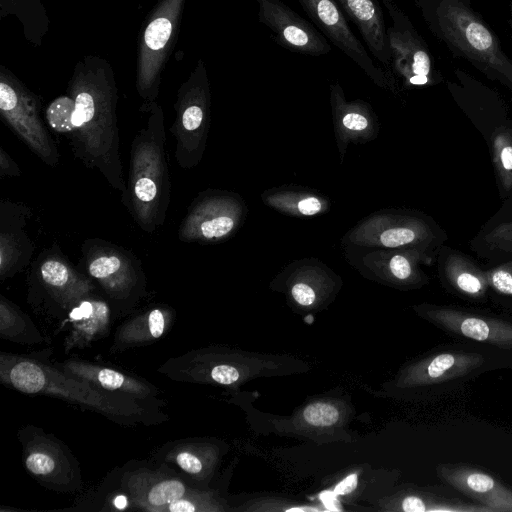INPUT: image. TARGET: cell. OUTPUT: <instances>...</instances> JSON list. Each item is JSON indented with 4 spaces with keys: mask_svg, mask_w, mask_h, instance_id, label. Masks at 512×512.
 Segmentation results:
<instances>
[{
    "mask_svg": "<svg viewBox=\"0 0 512 512\" xmlns=\"http://www.w3.org/2000/svg\"><path fill=\"white\" fill-rule=\"evenodd\" d=\"M21 175V170L17 163L11 156L0 147V177H18Z\"/></svg>",
    "mask_w": 512,
    "mask_h": 512,
    "instance_id": "cell-36",
    "label": "cell"
},
{
    "mask_svg": "<svg viewBox=\"0 0 512 512\" xmlns=\"http://www.w3.org/2000/svg\"><path fill=\"white\" fill-rule=\"evenodd\" d=\"M357 483V474L352 473L336 484L333 493L337 496L347 495L356 489Z\"/></svg>",
    "mask_w": 512,
    "mask_h": 512,
    "instance_id": "cell-38",
    "label": "cell"
},
{
    "mask_svg": "<svg viewBox=\"0 0 512 512\" xmlns=\"http://www.w3.org/2000/svg\"><path fill=\"white\" fill-rule=\"evenodd\" d=\"M54 366L102 390L128 395L158 408L164 404L158 398L160 391L154 385L114 368L74 358L56 362Z\"/></svg>",
    "mask_w": 512,
    "mask_h": 512,
    "instance_id": "cell-17",
    "label": "cell"
},
{
    "mask_svg": "<svg viewBox=\"0 0 512 512\" xmlns=\"http://www.w3.org/2000/svg\"><path fill=\"white\" fill-rule=\"evenodd\" d=\"M322 208V204L316 197H307L298 203V209L303 215H314Z\"/></svg>",
    "mask_w": 512,
    "mask_h": 512,
    "instance_id": "cell-39",
    "label": "cell"
},
{
    "mask_svg": "<svg viewBox=\"0 0 512 512\" xmlns=\"http://www.w3.org/2000/svg\"><path fill=\"white\" fill-rule=\"evenodd\" d=\"M255 2L258 5L259 22L271 30L275 41L281 47L314 57L331 51L327 38L281 0Z\"/></svg>",
    "mask_w": 512,
    "mask_h": 512,
    "instance_id": "cell-13",
    "label": "cell"
},
{
    "mask_svg": "<svg viewBox=\"0 0 512 512\" xmlns=\"http://www.w3.org/2000/svg\"><path fill=\"white\" fill-rule=\"evenodd\" d=\"M26 470L48 488L74 491L81 487L78 462L67 447L33 426L19 433Z\"/></svg>",
    "mask_w": 512,
    "mask_h": 512,
    "instance_id": "cell-10",
    "label": "cell"
},
{
    "mask_svg": "<svg viewBox=\"0 0 512 512\" xmlns=\"http://www.w3.org/2000/svg\"><path fill=\"white\" fill-rule=\"evenodd\" d=\"M74 100L66 93L52 100L45 110V119L48 126L56 133L68 140L74 132L73 114Z\"/></svg>",
    "mask_w": 512,
    "mask_h": 512,
    "instance_id": "cell-30",
    "label": "cell"
},
{
    "mask_svg": "<svg viewBox=\"0 0 512 512\" xmlns=\"http://www.w3.org/2000/svg\"><path fill=\"white\" fill-rule=\"evenodd\" d=\"M166 459L197 479L204 478L211 468L208 448L199 443L177 444L168 452Z\"/></svg>",
    "mask_w": 512,
    "mask_h": 512,
    "instance_id": "cell-29",
    "label": "cell"
},
{
    "mask_svg": "<svg viewBox=\"0 0 512 512\" xmlns=\"http://www.w3.org/2000/svg\"><path fill=\"white\" fill-rule=\"evenodd\" d=\"M427 320L451 334L502 349H512V322L448 306L425 305Z\"/></svg>",
    "mask_w": 512,
    "mask_h": 512,
    "instance_id": "cell-14",
    "label": "cell"
},
{
    "mask_svg": "<svg viewBox=\"0 0 512 512\" xmlns=\"http://www.w3.org/2000/svg\"><path fill=\"white\" fill-rule=\"evenodd\" d=\"M111 507L116 510H125L129 507L130 498L124 493L114 495L110 500Z\"/></svg>",
    "mask_w": 512,
    "mask_h": 512,
    "instance_id": "cell-41",
    "label": "cell"
},
{
    "mask_svg": "<svg viewBox=\"0 0 512 512\" xmlns=\"http://www.w3.org/2000/svg\"><path fill=\"white\" fill-rule=\"evenodd\" d=\"M381 2L392 20L387 28L391 68L410 85L432 84L435 74L426 44L393 0Z\"/></svg>",
    "mask_w": 512,
    "mask_h": 512,
    "instance_id": "cell-12",
    "label": "cell"
},
{
    "mask_svg": "<svg viewBox=\"0 0 512 512\" xmlns=\"http://www.w3.org/2000/svg\"><path fill=\"white\" fill-rule=\"evenodd\" d=\"M342 123L346 128L356 131L363 130L368 126L367 118L356 112L346 113L343 116Z\"/></svg>",
    "mask_w": 512,
    "mask_h": 512,
    "instance_id": "cell-37",
    "label": "cell"
},
{
    "mask_svg": "<svg viewBox=\"0 0 512 512\" xmlns=\"http://www.w3.org/2000/svg\"><path fill=\"white\" fill-rule=\"evenodd\" d=\"M173 319L174 311L166 306H156L135 315L118 327L110 352L152 344L168 332Z\"/></svg>",
    "mask_w": 512,
    "mask_h": 512,
    "instance_id": "cell-24",
    "label": "cell"
},
{
    "mask_svg": "<svg viewBox=\"0 0 512 512\" xmlns=\"http://www.w3.org/2000/svg\"><path fill=\"white\" fill-rule=\"evenodd\" d=\"M29 286L31 294L65 311L96 290V283L74 267L57 244L44 249L31 263Z\"/></svg>",
    "mask_w": 512,
    "mask_h": 512,
    "instance_id": "cell-9",
    "label": "cell"
},
{
    "mask_svg": "<svg viewBox=\"0 0 512 512\" xmlns=\"http://www.w3.org/2000/svg\"><path fill=\"white\" fill-rule=\"evenodd\" d=\"M67 93L73 98L74 132L68 139L74 156L98 171L120 193H127L120 154L116 107L118 89L112 65L98 55H86L74 66Z\"/></svg>",
    "mask_w": 512,
    "mask_h": 512,
    "instance_id": "cell-1",
    "label": "cell"
},
{
    "mask_svg": "<svg viewBox=\"0 0 512 512\" xmlns=\"http://www.w3.org/2000/svg\"><path fill=\"white\" fill-rule=\"evenodd\" d=\"M210 108V85L206 65L198 59L189 77L180 85L174 102L175 119L170 132L175 138V159L183 169L201 160Z\"/></svg>",
    "mask_w": 512,
    "mask_h": 512,
    "instance_id": "cell-7",
    "label": "cell"
},
{
    "mask_svg": "<svg viewBox=\"0 0 512 512\" xmlns=\"http://www.w3.org/2000/svg\"><path fill=\"white\" fill-rule=\"evenodd\" d=\"M10 15L22 24L26 40L40 47L50 25L42 0H0L1 18Z\"/></svg>",
    "mask_w": 512,
    "mask_h": 512,
    "instance_id": "cell-25",
    "label": "cell"
},
{
    "mask_svg": "<svg viewBox=\"0 0 512 512\" xmlns=\"http://www.w3.org/2000/svg\"><path fill=\"white\" fill-rule=\"evenodd\" d=\"M0 380L21 393L56 397L120 424H156L167 418L158 407L128 395L102 390L55 366L26 356L2 352Z\"/></svg>",
    "mask_w": 512,
    "mask_h": 512,
    "instance_id": "cell-2",
    "label": "cell"
},
{
    "mask_svg": "<svg viewBox=\"0 0 512 512\" xmlns=\"http://www.w3.org/2000/svg\"><path fill=\"white\" fill-rule=\"evenodd\" d=\"M346 17L357 27L371 55L391 68V53L381 0H336Z\"/></svg>",
    "mask_w": 512,
    "mask_h": 512,
    "instance_id": "cell-22",
    "label": "cell"
},
{
    "mask_svg": "<svg viewBox=\"0 0 512 512\" xmlns=\"http://www.w3.org/2000/svg\"><path fill=\"white\" fill-rule=\"evenodd\" d=\"M437 474L445 483L490 511L512 512V489L491 475L468 466L451 464L439 465Z\"/></svg>",
    "mask_w": 512,
    "mask_h": 512,
    "instance_id": "cell-18",
    "label": "cell"
},
{
    "mask_svg": "<svg viewBox=\"0 0 512 512\" xmlns=\"http://www.w3.org/2000/svg\"><path fill=\"white\" fill-rule=\"evenodd\" d=\"M70 332L64 340V351L84 348L104 337L111 323L110 303L95 293L86 296L69 311Z\"/></svg>",
    "mask_w": 512,
    "mask_h": 512,
    "instance_id": "cell-23",
    "label": "cell"
},
{
    "mask_svg": "<svg viewBox=\"0 0 512 512\" xmlns=\"http://www.w3.org/2000/svg\"><path fill=\"white\" fill-rule=\"evenodd\" d=\"M325 37L349 57L380 87L392 88L394 80L385 67L376 63L371 53L356 37L336 0H297Z\"/></svg>",
    "mask_w": 512,
    "mask_h": 512,
    "instance_id": "cell-11",
    "label": "cell"
},
{
    "mask_svg": "<svg viewBox=\"0 0 512 512\" xmlns=\"http://www.w3.org/2000/svg\"><path fill=\"white\" fill-rule=\"evenodd\" d=\"M389 268L392 275L401 281H408L416 278L413 263L403 255H395L391 258Z\"/></svg>",
    "mask_w": 512,
    "mask_h": 512,
    "instance_id": "cell-34",
    "label": "cell"
},
{
    "mask_svg": "<svg viewBox=\"0 0 512 512\" xmlns=\"http://www.w3.org/2000/svg\"><path fill=\"white\" fill-rule=\"evenodd\" d=\"M495 263L494 266L485 269L489 291H492L499 300L512 302V259Z\"/></svg>",
    "mask_w": 512,
    "mask_h": 512,
    "instance_id": "cell-31",
    "label": "cell"
},
{
    "mask_svg": "<svg viewBox=\"0 0 512 512\" xmlns=\"http://www.w3.org/2000/svg\"><path fill=\"white\" fill-rule=\"evenodd\" d=\"M186 0H159L142 29L136 59L135 86L146 113L156 102L164 68L177 42Z\"/></svg>",
    "mask_w": 512,
    "mask_h": 512,
    "instance_id": "cell-5",
    "label": "cell"
},
{
    "mask_svg": "<svg viewBox=\"0 0 512 512\" xmlns=\"http://www.w3.org/2000/svg\"><path fill=\"white\" fill-rule=\"evenodd\" d=\"M231 201L223 195L201 193L182 219L178 238L181 242H210L229 235L235 227Z\"/></svg>",
    "mask_w": 512,
    "mask_h": 512,
    "instance_id": "cell-16",
    "label": "cell"
},
{
    "mask_svg": "<svg viewBox=\"0 0 512 512\" xmlns=\"http://www.w3.org/2000/svg\"><path fill=\"white\" fill-rule=\"evenodd\" d=\"M122 487L138 508L158 512H163L168 504L183 497L190 490L180 478L148 471H135L125 475Z\"/></svg>",
    "mask_w": 512,
    "mask_h": 512,
    "instance_id": "cell-20",
    "label": "cell"
},
{
    "mask_svg": "<svg viewBox=\"0 0 512 512\" xmlns=\"http://www.w3.org/2000/svg\"><path fill=\"white\" fill-rule=\"evenodd\" d=\"M41 102L10 69L0 65V115L14 134L43 163L56 167L58 148L40 114Z\"/></svg>",
    "mask_w": 512,
    "mask_h": 512,
    "instance_id": "cell-8",
    "label": "cell"
},
{
    "mask_svg": "<svg viewBox=\"0 0 512 512\" xmlns=\"http://www.w3.org/2000/svg\"><path fill=\"white\" fill-rule=\"evenodd\" d=\"M32 209L23 202H0V281L22 272L31 264L35 244L28 233Z\"/></svg>",
    "mask_w": 512,
    "mask_h": 512,
    "instance_id": "cell-15",
    "label": "cell"
},
{
    "mask_svg": "<svg viewBox=\"0 0 512 512\" xmlns=\"http://www.w3.org/2000/svg\"><path fill=\"white\" fill-rule=\"evenodd\" d=\"M303 419L315 427H329L340 419V412L336 406L328 402H315L308 405L303 411Z\"/></svg>",
    "mask_w": 512,
    "mask_h": 512,
    "instance_id": "cell-32",
    "label": "cell"
},
{
    "mask_svg": "<svg viewBox=\"0 0 512 512\" xmlns=\"http://www.w3.org/2000/svg\"><path fill=\"white\" fill-rule=\"evenodd\" d=\"M322 494L324 496H320V498H321L322 502L324 503V505L327 506L328 509L341 510V507L339 506V504L337 503V500H336L337 495H335L333 493V491L331 493L323 492Z\"/></svg>",
    "mask_w": 512,
    "mask_h": 512,
    "instance_id": "cell-42",
    "label": "cell"
},
{
    "mask_svg": "<svg viewBox=\"0 0 512 512\" xmlns=\"http://www.w3.org/2000/svg\"><path fill=\"white\" fill-rule=\"evenodd\" d=\"M0 337L23 345L45 341L29 316L3 295H0Z\"/></svg>",
    "mask_w": 512,
    "mask_h": 512,
    "instance_id": "cell-26",
    "label": "cell"
},
{
    "mask_svg": "<svg viewBox=\"0 0 512 512\" xmlns=\"http://www.w3.org/2000/svg\"><path fill=\"white\" fill-rule=\"evenodd\" d=\"M218 510L211 506L209 495L190 489L183 497L168 504L163 512H197Z\"/></svg>",
    "mask_w": 512,
    "mask_h": 512,
    "instance_id": "cell-33",
    "label": "cell"
},
{
    "mask_svg": "<svg viewBox=\"0 0 512 512\" xmlns=\"http://www.w3.org/2000/svg\"><path fill=\"white\" fill-rule=\"evenodd\" d=\"M470 246L478 256L491 262L512 259V221L487 222Z\"/></svg>",
    "mask_w": 512,
    "mask_h": 512,
    "instance_id": "cell-27",
    "label": "cell"
},
{
    "mask_svg": "<svg viewBox=\"0 0 512 512\" xmlns=\"http://www.w3.org/2000/svg\"><path fill=\"white\" fill-rule=\"evenodd\" d=\"M79 267L116 308L132 307L146 293V276L140 259L115 243L101 238L85 239Z\"/></svg>",
    "mask_w": 512,
    "mask_h": 512,
    "instance_id": "cell-6",
    "label": "cell"
},
{
    "mask_svg": "<svg viewBox=\"0 0 512 512\" xmlns=\"http://www.w3.org/2000/svg\"><path fill=\"white\" fill-rule=\"evenodd\" d=\"M294 300L301 306H310L315 302L314 290L305 283H297L291 289Z\"/></svg>",
    "mask_w": 512,
    "mask_h": 512,
    "instance_id": "cell-35",
    "label": "cell"
},
{
    "mask_svg": "<svg viewBox=\"0 0 512 512\" xmlns=\"http://www.w3.org/2000/svg\"><path fill=\"white\" fill-rule=\"evenodd\" d=\"M490 151L499 194L506 200L512 196V124H502L490 136Z\"/></svg>",
    "mask_w": 512,
    "mask_h": 512,
    "instance_id": "cell-28",
    "label": "cell"
},
{
    "mask_svg": "<svg viewBox=\"0 0 512 512\" xmlns=\"http://www.w3.org/2000/svg\"><path fill=\"white\" fill-rule=\"evenodd\" d=\"M438 264L440 277L450 291L474 301L486 298L489 292L486 271L469 256L443 245L439 250Z\"/></svg>",
    "mask_w": 512,
    "mask_h": 512,
    "instance_id": "cell-21",
    "label": "cell"
},
{
    "mask_svg": "<svg viewBox=\"0 0 512 512\" xmlns=\"http://www.w3.org/2000/svg\"><path fill=\"white\" fill-rule=\"evenodd\" d=\"M501 221H512V196L505 200L503 206L497 214L488 222L495 223Z\"/></svg>",
    "mask_w": 512,
    "mask_h": 512,
    "instance_id": "cell-40",
    "label": "cell"
},
{
    "mask_svg": "<svg viewBox=\"0 0 512 512\" xmlns=\"http://www.w3.org/2000/svg\"><path fill=\"white\" fill-rule=\"evenodd\" d=\"M484 362V356L476 352H439L410 366L402 380L406 386L439 385L469 376Z\"/></svg>",
    "mask_w": 512,
    "mask_h": 512,
    "instance_id": "cell-19",
    "label": "cell"
},
{
    "mask_svg": "<svg viewBox=\"0 0 512 512\" xmlns=\"http://www.w3.org/2000/svg\"><path fill=\"white\" fill-rule=\"evenodd\" d=\"M147 121L131 143L127 193L123 204L135 223L153 233L167 216L171 180L165 152V126L162 107L153 102Z\"/></svg>",
    "mask_w": 512,
    "mask_h": 512,
    "instance_id": "cell-3",
    "label": "cell"
},
{
    "mask_svg": "<svg viewBox=\"0 0 512 512\" xmlns=\"http://www.w3.org/2000/svg\"><path fill=\"white\" fill-rule=\"evenodd\" d=\"M441 37L489 77L512 90V61L496 36L459 0H441L434 11L425 9Z\"/></svg>",
    "mask_w": 512,
    "mask_h": 512,
    "instance_id": "cell-4",
    "label": "cell"
}]
</instances>
